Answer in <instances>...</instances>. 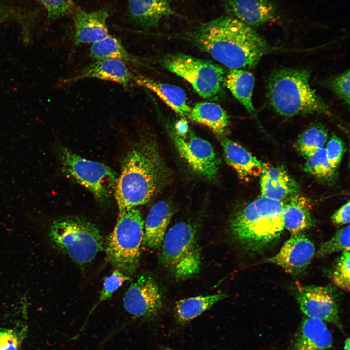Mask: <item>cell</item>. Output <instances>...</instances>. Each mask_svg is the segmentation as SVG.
Here are the masks:
<instances>
[{"label":"cell","mask_w":350,"mask_h":350,"mask_svg":"<svg viewBox=\"0 0 350 350\" xmlns=\"http://www.w3.org/2000/svg\"><path fill=\"white\" fill-rule=\"evenodd\" d=\"M175 35L230 70L254 68L268 51L265 40L253 27L227 15Z\"/></svg>","instance_id":"6da1fadb"},{"label":"cell","mask_w":350,"mask_h":350,"mask_svg":"<svg viewBox=\"0 0 350 350\" xmlns=\"http://www.w3.org/2000/svg\"><path fill=\"white\" fill-rule=\"evenodd\" d=\"M156 142L142 137L123 157L114 195L118 208L137 207L151 200L170 178Z\"/></svg>","instance_id":"7a4b0ae2"},{"label":"cell","mask_w":350,"mask_h":350,"mask_svg":"<svg viewBox=\"0 0 350 350\" xmlns=\"http://www.w3.org/2000/svg\"><path fill=\"white\" fill-rule=\"evenodd\" d=\"M309 70L280 68L270 74L266 95L272 108L280 115L292 117L314 113L331 115L323 100L312 88Z\"/></svg>","instance_id":"3957f363"},{"label":"cell","mask_w":350,"mask_h":350,"mask_svg":"<svg viewBox=\"0 0 350 350\" xmlns=\"http://www.w3.org/2000/svg\"><path fill=\"white\" fill-rule=\"evenodd\" d=\"M282 201L263 196L255 199L232 218L230 228L234 240L245 250L258 252L280 239L284 227Z\"/></svg>","instance_id":"277c9868"},{"label":"cell","mask_w":350,"mask_h":350,"mask_svg":"<svg viewBox=\"0 0 350 350\" xmlns=\"http://www.w3.org/2000/svg\"><path fill=\"white\" fill-rule=\"evenodd\" d=\"M49 235L57 249L81 266L91 263L104 248L103 236L96 226L78 216L54 220Z\"/></svg>","instance_id":"5b68a950"},{"label":"cell","mask_w":350,"mask_h":350,"mask_svg":"<svg viewBox=\"0 0 350 350\" xmlns=\"http://www.w3.org/2000/svg\"><path fill=\"white\" fill-rule=\"evenodd\" d=\"M144 228V221L137 207L119 208L105 249L111 264L127 275L133 274L139 265Z\"/></svg>","instance_id":"8992f818"},{"label":"cell","mask_w":350,"mask_h":350,"mask_svg":"<svg viewBox=\"0 0 350 350\" xmlns=\"http://www.w3.org/2000/svg\"><path fill=\"white\" fill-rule=\"evenodd\" d=\"M161 247L160 262L176 280H187L200 272V248L196 231L190 224L181 221L174 225Z\"/></svg>","instance_id":"52a82bcc"},{"label":"cell","mask_w":350,"mask_h":350,"mask_svg":"<svg viewBox=\"0 0 350 350\" xmlns=\"http://www.w3.org/2000/svg\"><path fill=\"white\" fill-rule=\"evenodd\" d=\"M161 64L168 71L185 79L203 98L214 101L222 97L225 70L219 65L181 53L165 56Z\"/></svg>","instance_id":"ba28073f"},{"label":"cell","mask_w":350,"mask_h":350,"mask_svg":"<svg viewBox=\"0 0 350 350\" xmlns=\"http://www.w3.org/2000/svg\"><path fill=\"white\" fill-rule=\"evenodd\" d=\"M58 158L67 176L88 190L100 202L110 198L117 178L109 167L84 158L65 147L59 149Z\"/></svg>","instance_id":"9c48e42d"},{"label":"cell","mask_w":350,"mask_h":350,"mask_svg":"<svg viewBox=\"0 0 350 350\" xmlns=\"http://www.w3.org/2000/svg\"><path fill=\"white\" fill-rule=\"evenodd\" d=\"M170 132L180 155L195 172L210 180L217 177L220 161L210 143L197 136L191 128L183 135L172 128Z\"/></svg>","instance_id":"30bf717a"},{"label":"cell","mask_w":350,"mask_h":350,"mask_svg":"<svg viewBox=\"0 0 350 350\" xmlns=\"http://www.w3.org/2000/svg\"><path fill=\"white\" fill-rule=\"evenodd\" d=\"M123 304L125 310L133 316L152 320L163 308L162 293L152 277L142 274L131 283L123 297Z\"/></svg>","instance_id":"8fae6325"},{"label":"cell","mask_w":350,"mask_h":350,"mask_svg":"<svg viewBox=\"0 0 350 350\" xmlns=\"http://www.w3.org/2000/svg\"><path fill=\"white\" fill-rule=\"evenodd\" d=\"M295 295L301 310L307 317L342 328L337 300L331 287L298 283L296 287Z\"/></svg>","instance_id":"7c38bea8"},{"label":"cell","mask_w":350,"mask_h":350,"mask_svg":"<svg viewBox=\"0 0 350 350\" xmlns=\"http://www.w3.org/2000/svg\"><path fill=\"white\" fill-rule=\"evenodd\" d=\"M315 250L313 242L300 232L292 235L280 250L265 262L281 267L289 273L298 274L310 263Z\"/></svg>","instance_id":"4fadbf2b"},{"label":"cell","mask_w":350,"mask_h":350,"mask_svg":"<svg viewBox=\"0 0 350 350\" xmlns=\"http://www.w3.org/2000/svg\"><path fill=\"white\" fill-rule=\"evenodd\" d=\"M88 78L114 82L124 87H129L135 83V75L128 65L114 59L94 60L66 80L65 83L71 84Z\"/></svg>","instance_id":"5bb4252c"},{"label":"cell","mask_w":350,"mask_h":350,"mask_svg":"<svg viewBox=\"0 0 350 350\" xmlns=\"http://www.w3.org/2000/svg\"><path fill=\"white\" fill-rule=\"evenodd\" d=\"M227 15L252 27L275 19L278 8L273 0H225Z\"/></svg>","instance_id":"9a60e30c"},{"label":"cell","mask_w":350,"mask_h":350,"mask_svg":"<svg viewBox=\"0 0 350 350\" xmlns=\"http://www.w3.org/2000/svg\"><path fill=\"white\" fill-rule=\"evenodd\" d=\"M109 17L105 9L92 12L77 9L74 20L75 34L73 47L93 43L108 35L106 20Z\"/></svg>","instance_id":"2e32d148"},{"label":"cell","mask_w":350,"mask_h":350,"mask_svg":"<svg viewBox=\"0 0 350 350\" xmlns=\"http://www.w3.org/2000/svg\"><path fill=\"white\" fill-rule=\"evenodd\" d=\"M260 176L262 196L282 201L298 192L297 183L282 167L263 163Z\"/></svg>","instance_id":"e0dca14e"},{"label":"cell","mask_w":350,"mask_h":350,"mask_svg":"<svg viewBox=\"0 0 350 350\" xmlns=\"http://www.w3.org/2000/svg\"><path fill=\"white\" fill-rule=\"evenodd\" d=\"M222 146L227 162L243 179L248 180L260 176L263 163L239 144L230 140L222 134H217Z\"/></svg>","instance_id":"ac0fdd59"},{"label":"cell","mask_w":350,"mask_h":350,"mask_svg":"<svg viewBox=\"0 0 350 350\" xmlns=\"http://www.w3.org/2000/svg\"><path fill=\"white\" fill-rule=\"evenodd\" d=\"M134 81L156 94L175 113L183 118L188 117L191 108L188 104L186 93L181 87L142 75H135Z\"/></svg>","instance_id":"d6986e66"},{"label":"cell","mask_w":350,"mask_h":350,"mask_svg":"<svg viewBox=\"0 0 350 350\" xmlns=\"http://www.w3.org/2000/svg\"><path fill=\"white\" fill-rule=\"evenodd\" d=\"M332 343V335L325 322L307 317L291 350H329Z\"/></svg>","instance_id":"ffe728a7"},{"label":"cell","mask_w":350,"mask_h":350,"mask_svg":"<svg viewBox=\"0 0 350 350\" xmlns=\"http://www.w3.org/2000/svg\"><path fill=\"white\" fill-rule=\"evenodd\" d=\"M172 215L171 207L165 201H159L150 208L144 221L143 245L153 249L161 247Z\"/></svg>","instance_id":"44dd1931"},{"label":"cell","mask_w":350,"mask_h":350,"mask_svg":"<svg viewBox=\"0 0 350 350\" xmlns=\"http://www.w3.org/2000/svg\"><path fill=\"white\" fill-rule=\"evenodd\" d=\"M132 20L146 29L155 27L165 17L174 13L170 3L162 0H128Z\"/></svg>","instance_id":"7402d4cb"},{"label":"cell","mask_w":350,"mask_h":350,"mask_svg":"<svg viewBox=\"0 0 350 350\" xmlns=\"http://www.w3.org/2000/svg\"><path fill=\"white\" fill-rule=\"evenodd\" d=\"M254 83L253 75L244 69H230L223 81L224 85L252 116L256 114L252 103Z\"/></svg>","instance_id":"603a6c76"},{"label":"cell","mask_w":350,"mask_h":350,"mask_svg":"<svg viewBox=\"0 0 350 350\" xmlns=\"http://www.w3.org/2000/svg\"><path fill=\"white\" fill-rule=\"evenodd\" d=\"M227 297L226 293H221L178 300L174 309L175 318L178 323L185 325Z\"/></svg>","instance_id":"cb8c5ba5"},{"label":"cell","mask_w":350,"mask_h":350,"mask_svg":"<svg viewBox=\"0 0 350 350\" xmlns=\"http://www.w3.org/2000/svg\"><path fill=\"white\" fill-rule=\"evenodd\" d=\"M290 198L288 203L284 204L282 218L284 229L293 235L309 228L312 220L307 199L296 194Z\"/></svg>","instance_id":"d4e9b609"},{"label":"cell","mask_w":350,"mask_h":350,"mask_svg":"<svg viewBox=\"0 0 350 350\" xmlns=\"http://www.w3.org/2000/svg\"><path fill=\"white\" fill-rule=\"evenodd\" d=\"M188 118L207 126L217 134L226 132L230 124L227 112L218 104L212 102L195 104Z\"/></svg>","instance_id":"484cf974"},{"label":"cell","mask_w":350,"mask_h":350,"mask_svg":"<svg viewBox=\"0 0 350 350\" xmlns=\"http://www.w3.org/2000/svg\"><path fill=\"white\" fill-rule=\"evenodd\" d=\"M89 54L93 60L114 59L122 61L127 65H143L140 59L130 53L120 39L109 35L92 43Z\"/></svg>","instance_id":"4316f807"},{"label":"cell","mask_w":350,"mask_h":350,"mask_svg":"<svg viewBox=\"0 0 350 350\" xmlns=\"http://www.w3.org/2000/svg\"><path fill=\"white\" fill-rule=\"evenodd\" d=\"M328 139V133L322 125L315 124L302 133L296 142L298 151L306 158L323 148Z\"/></svg>","instance_id":"83f0119b"},{"label":"cell","mask_w":350,"mask_h":350,"mask_svg":"<svg viewBox=\"0 0 350 350\" xmlns=\"http://www.w3.org/2000/svg\"><path fill=\"white\" fill-rule=\"evenodd\" d=\"M304 170L316 177L324 179L332 178L335 171L328 161L324 147L306 158Z\"/></svg>","instance_id":"f1b7e54d"},{"label":"cell","mask_w":350,"mask_h":350,"mask_svg":"<svg viewBox=\"0 0 350 350\" xmlns=\"http://www.w3.org/2000/svg\"><path fill=\"white\" fill-rule=\"evenodd\" d=\"M350 226L341 228L328 241L320 245L316 253L318 258L325 257L332 253L350 250Z\"/></svg>","instance_id":"f546056e"},{"label":"cell","mask_w":350,"mask_h":350,"mask_svg":"<svg viewBox=\"0 0 350 350\" xmlns=\"http://www.w3.org/2000/svg\"><path fill=\"white\" fill-rule=\"evenodd\" d=\"M350 255L349 251H342L332 275V281L336 287L350 291Z\"/></svg>","instance_id":"4dcf8cb0"},{"label":"cell","mask_w":350,"mask_h":350,"mask_svg":"<svg viewBox=\"0 0 350 350\" xmlns=\"http://www.w3.org/2000/svg\"><path fill=\"white\" fill-rule=\"evenodd\" d=\"M46 12L48 22L53 21L70 13L74 8L72 0H37Z\"/></svg>","instance_id":"1f68e13d"},{"label":"cell","mask_w":350,"mask_h":350,"mask_svg":"<svg viewBox=\"0 0 350 350\" xmlns=\"http://www.w3.org/2000/svg\"><path fill=\"white\" fill-rule=\"evenodd\" d=\"M129 279V276L117 268L114 270L104 280L98 303L109 299L122 284Z\"/></svg>","instance_id":"d6a6232c"},{"label":"cell","mask_w":350,"mask_h":350,"mask_svg":"<svg viewBox=\"0 0 350 350\" xmlns=\"http://www.w3.org/2000/svg\"><path fill=\"white\" fill-rule=\"evenodd\" d=\"M350 70H348L331 79L327 84L329 88L348 105H349L350 101Z\"/></svg>","instance_id":"836d02e7"},{"label":"cell","mask_w":350,"mask_h":350,"mask_svg":"<svg viewBox=\"0 0 350 350\" xmlns=\"http://www.w3.org/2000/svg\"><path fill=\"white\" fill-rule=\"evenodd\" d=\"M325 151L330 165L335 170L341 162L344 152V145L342 140L333 134L327 142Z\"/></svg>","instance_id":"e575fe53"},{"label":"cell","mask_w":350,"mask_h":350,"mask_svg":"<svg viewBox=\"0 0 350 350\" xmlns=\"http://www.w3.org/2000/svg\"><path fill=\"white\" fill-rule=\"evenodd\" d=\"M20 343L19 333L13 329L0 330V350H18Z\"/></svg>","instance_id":"d590c367"},{"label":"cell","mask_w":350,"mask_h":350,"mask_svg":"<svg viewBox=\"0 0 350 350\" xmlns=\"http://www.w3.org/2000/svg\"><path fill=\"white\" fill-rule=\"evenodd\" d=\"M335 225H343L350 222V202L342 205L331 217Z\"/></svg>","instance_id":"8d00e7d4"},{"label":"cell","mask_w":350,"mask_h":350,"mask_svg":"<svg viewBox=\"0 0 350 350\" xmlns=\"http://www.w3.org/2000/svg\"><path fill=\"white\" fill-rule=\"evenodd\" d=\"M188 124L184 118L177 120L174 127L173 130L178 134L183 135L186 134L189 129Z\"/></svg>","instance_id":"74e56055"},{"label":"cell","mask_w":350,"mask_h":350,"mask_svg":"<svg viewBox=\"0 0 350 350\" xmlns=\"http://www.w3.org/2000/svg\"><path fill=\"white\" fill-rule=\"evenodd\" d=\"M162 350H177L175 349H174L173 348H171L169 347H162Z\"/></svg>","instance_id":"f35d334b"},{"label":"cell","mask_w":350,"mask_h":350,"mask_svg":"<svg viewBox=\"0 0 350 350\" xmlns=\"http://www.w3.org/2000/svg\"><path fill=\"white\" fill-rule=\"evenodd\" d=\"M162 0L170 3L172 0Z\"/></svg>","instance_id":"ab89813d"}]
</instances>
